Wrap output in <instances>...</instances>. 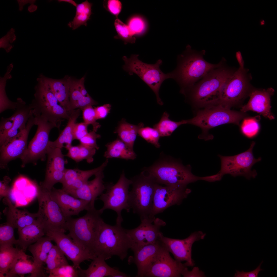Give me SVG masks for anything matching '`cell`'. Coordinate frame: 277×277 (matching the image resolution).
<instances>
[{"mask_svg":"<svg viewBox=\"0 0 277 277\" xmlns=\"http://www.w3.org/2000/svg\"><path fill=\"white\" fill-rule=\"evenodd\" d=\"M67 150L68 152L66 156L76 162L85 160L89 163L94 161L93 156L96 150L90 148L81 144L77 146H71Z\"/></svg>","mask_w":277,"mask_h":277,"instance_id":"40","label":"cell"},{"mask_svg":"<svg viewBox=\"0 0 277 277\" xmlns=\"http://www.w3.org/2000/svg\"><path fill=\"white\" fill-rule=\"evenodd\" d=\"M143 126L144 124L142 123L135 125L122 121L115 131V133L117 134L120 139L128 148L134 150V144L138 130Z\"/></svg>","mask_w":277,"mask_h":277,"instance_id":"36","label":"cell"},{"mask_svg":"<svg viewBox=\"0 0 277 277\" xmlns=\"http://www.w3.org/2000/svg\"><path fill=\"white\" fill-rule=\"evenodd\" d=\"M206 234L200 231L192 233L186 238L183 239H172L164 236L161 232L159 240L171 253L177 261L181 262L185 261L186 266H193L194 262L192 259V247L195 241L203 239Z\"/></svg>","mask_w":277,"mask_h":277,"instance_id":"19","label":"cell"},{"mask_svg":"<svg viewBox=\"0 0 277 277\" xmlns=\"http://www.w3.org/2000/svg\"><path fill=\"white\" fill-rule=\"evenodd\" d=\"M87 211L80 217L66 218L67 229L75 242L95 255L93 249L103 220L102 214L95 208Z\"/></svg>","mask_w":277,"mask_h":277,"instance_id":"6","label":"cell"},{"mask_svg":"<svg viewBox=\"0 0 277 277\" xmlns=\"http://www.w3.org/2000/svg\"><path fill=\"white\" fill-rule=\"evenodd\" d=\"M205 53V50L198 51L187 45L185 51L178 56L176 67L170 73L171 78L180 86L181 93L192 87L210 71L222 64L223 60L216 64L207 62L203 57Z\"/></svg>","mask_w":277,"mask_h":277,"instance_id":"1","label":"cell"},{"mask_svg":"<svg viewBox=\"0 0 277 277\" xmlns=\"http://www.w3.org/2000/svg\"><path fill=\"white\" fill-rule=\"evenodd\" d=\"M169 117V114L165 112L159 122L153 125V127L159 132L161 137L170 136L180 125L187 124V120L175 121L170 119Z\"/></svg>","mask_w":277,"mask_h":277,"instance_id":"39","label":"cell"},{"mask_svg":"<svg viewBox=\"0 0 277 277\" xmlns=\"http://www.w3.org/2000/svg\"><path fill=\"white\" fill-rule=\"evenodd\" d=\"M50 193L66 219L78 215L84 210L87 211L95 208L89 202L74 197L62 188L57 189L53 187Z\"/></svg>","mask_w":277,"mask_h":277,"instance_id":"21","label":"cell"},{"mask_svg":"<svg viewBox=\"0 0 277 277\" xmlns=\"http://www.w3.org/2000/svg\"><path fill=\"white\" fill-rule=\"evenodd\" d=\"M220 104L205 107L199 111L194 117L187 120V124L199 127L205 135L209 130L220 125L228 123L239 125L240 121L245 117V114Z\"/></svg>","mask_w":277,"mask_h":277,"instance_id":"9","label":"cell"},{"mask_svg":"<svg viewBox=\"0 0 277 277\" xmlns=\"http://www.w3.org/2000/svg\"><path fill=\"white\" fill-rule=\"evenodd\" d=\"M104 8L110 14L114 16L116 18L121 13L122 4L118 0H104L103 2Z\"/></svg>","mask_w":277,"mask_h":277,"instance_id":"52","label":"cell"},{"mask_svg":"<svg viewBox=\"0 0 277 277\" xmlns=\"http://www.w3.org/2000/svg\"><path fill=\"white\" fill-rule=\"evenodd\" d=\"M103 170H102L97 172L95 175L94 179L88 181L80 187L66 192L76 198L89 202L92 207H94L95 200L105 190V185L103 181L104 177Z\"/></svg>","mask_w":277,"mask_h":277,"instance_id":"23","label":"cell"},{"mask_svg":"<svg viewBox=\"0 0 277 277\" xmlns=\"http://www.w3.org/2000/svg\"><path fill=\"white\" fill-rule=\"evenodd\" d=\"M97 103L90 95L83 96L78 89L77 79L71 78L69 94V106L70 111L76 109L82 110L89 106L97 105Z\"/></svg>","mask_w":277,"mask_h":277,"instance_id":"35","label":"cell"},{"mask_svg":"<svg viewBox=\"0 0 277 277\" xmlns=\"http://www.w3.org/2000/svg\"><path fill=\"white\" fill-rule=\"evenodd\" d=\"M13 114L14 124L12 128L5 134L0 137V146L6 141L14 137L25 128L28 121L33 114L30 104L25 103L17 108Z\"/></svg>","mask_w":277,"mask_h":277,"instance_id":"30","label":"cell"},{"mask_svg":"<svg viewBox=\"0 0 277 277\" xmlns=\"http://www.w3.org/2000/svg\"><path fill=\"white\" fill-rule=\"evenodd\" d=\"M108 163L106 159L100 166L89 170H83L78 169H66L62 183V189L66 191L78 189L88 181L89 179L99 171L104 170Z\"/></svg>","mask_w":277,"mask_h":277,"instance_id":"24","label":"cell"},{"mask_svg":"<svg viewBox=\"0 0 277 277\" xmlns=\"http://www.w3.org/2000/svg\"><path fill=\"white\" fill-rule=\"evenodd\" d=\"M100 135L92 130L81 138L79 141L80 144L85 146L98 150L99 149L96 143V140L100 138Z\"/></svg>","mask_w":277,"mask_h":277,"instance_id":"51","label":"cell"},{"mask_svg":"<svg viewBox=\"0 0 277 277\" xmlns=\"http://www.w3.org/2000/svg\"><path fill=\"white\" fill-rule=\"evenodd\" d=\"M15 228L9 223L6 222L1 224L0 226V246L16 244L17 240L15 238Z\"/></svg>","mask_w":277,"mask_h":277,"instance_id":"45","label":"cell"},{"mask_svg":"<svg viewBox=\"0 0 277 277\" xmlns=\"http://www.w3.org/2000/svg\"><path fill=\"white\" fill-rule=\"evenodd\" d=\"M16 245L24 251L29 246L45 235L43 225L38 219L34 223L18 229Z\"/></svg>","mask_w":277,"mask_h":277,"instance_id":"29","label":"cell"},{"mask_svg":"<svg viewBox=\"0 0 277 277\" xmlns=\"http://www.w3.org/2000/svg\"><path fill=\"white\" fill-rule=\"evenodd\" d=\"M45 263L48 272L58 267L68 264L64 254L56 245H54L50 251Z\"/></svg>","mask_w":277,"mask_h":277,"instance_id":"43","label":"cell"},{"mask_svg":"<svg viewBox=\"0 0 277 277\" xmlns=\"http://www.w3.org/2000/svg\"><path fill=\"white\" fill-rule=\"evenodd\" d=\"M81 110V109L78 108L70 112L66 126L55 140L54 141H50L49 147L61 149L64 147L67 150L72 146V142L74 140L73 134V127L80 114Z\"/></svg>","mask_w":277,"mask_h":277,"instance_id":"32","label":"cell"},{"mask_svg":"<svg viewBox=\"0 0 277 277\" xmlns=\"http://www.w3.org/2000/svg\"><path fill=\"white\" fill-rule=\"evenodd\" d=\"M138 55L132 54L129 58L126 56L122 57L124 64L123 70L130 75L135 74L138 76L154 93L158 104L162 105L163 102L159 95V91L161 84L166 80L171 78L170 73H163L160 67L162 64L161 60L153 64L143 62L138 58Z\"/></svg>","mask_w":277,"mask_h":277,"instance_id":"8","label":"cell"},{"mask_svg":"<svg viewBox=\"0 0 277 277\" xmlns=\"http://www.w3.org/2000/svg\"><path fill=\"white\" fill-rule=\"evenodd\" d=\"M88 125L84 122L75 123L73 130L74 140H79L88 133L87 127Z\"/></svg>","mask_w":277,"mask_h":277,"instance_id":"53","label":"cell"},{"mask_svg":"<svg viewBox=\"0 0 277 277\" xmlns=\"http://www.w3.org/2000/svg\"><path fill=\"white\" fill-rule=\"evenodd\" d=\"M38 209L37 219L43 225L44 231L51 230L65 232L67 230L66 219L50 191L40 187L38 195Z\"/></svg>","mask_w":277,"mask_h":277,"instance_id":"12","label":"cell"},{"mask_svg":"<svg viewBox=\"0 0 277 277\" xmlns=\"http://www.w3.org/2000/svg\"><path fill=\"white\" fill-rule=\"evenodd\" d=\"M18 6L19 10L20 11H22L24 9V7L25 5L35 3L36 1L35 0H18L17 1Z\"/></svg>","mask_w":277,"mask_h":277,"instance_id":"60","label":"cell"},{"mask_svg":"<svg viewBox=\"0 0 277 277\" xmlns=\"http://www.w3.org/2000/svg\"><path fill=\"white\" fill-rule=\"evenodd\" d=\"M236 57L239 67L233 72L223 86L218 104L230 108L244 98L249 85L247 71L244 67L243 60L240 51L236 52Z\"/></svg>","mask_w":277,"mask_h":277,"instance_id":"10","label":"cell"},{"mask_svg":"<svg viewBox=\"0 0 277 277\" xmlns=\"http://www.w3.org/2000/svg\"><path fill=\"white\" fill-rule=\"evenodd\" d=\"M131 248L129 237L121 224L111 225L102 221L93 249L97 256L106 260L116 255L123 260Z\"/></svg>","mask_w":277,"mask_h":277,"instance_id":"3","label":"cell"},{"mask_svg":"<svg viewBox=\"0 0 277 277\" xmlns=\"http://www.w3.org/2000/svg\"><path fill=\"white\" fill-rule=\"evenodd\" d=\"M57 1L58 2H59L60 3L61 2H68L69 3H70L73 5L74 6H75L76 7V6H77V4L76 3L75 1H73V0H58Z\"/></svg>","mask_w":277,"mask_h":277,"instance_id":"62","label":"cell"},{"mask_svg":"<svg viewBox=\"0 0 277 277\" xmlns=\"http://www.w3.org/2000/svg\"><path fill=\"white\" fill-rule=\"evenodd\" d=\"M14 120V116L13 114L7 118L1 117L0 124V137L4 135L12 128Z\"/></svg>","mask_w":277,"mask_h":277,"instance_id":"54","label":"cell"},{"mask_svg":"<svg viewBox=\"0 0 277 277\" xmlns=\"http://www.w3.org/2000/svg\"><path fill=\"white\" fill-rule=\"evenodd\" d=\"M161 243L150 267L145 277L181 276L182 271L187 266L185 263H182L173 259L170 255V252Z\"/></svg>","mask_w":277,"mask_h":277,"instance_id":"20","label":"cell"},{"mask_svg":"<svg viewBox=\"0 0 277 277\" xmlns=\"http://www.w3.org/2000/svg\"><path fill=\"white\" fill-rule=\"evenodd\" d=\"M15 32V29L11 28L5 35L0 39V48L4 49L7 53L9 52L13 47L10 42Z\"/></svg>","mask_w":277,"mask_h":277,"instance_id":"55","label":"cell"},{"mask_svg":"<svg viewBox=\"0 0 277 277\" xmlns=\"http://www.w3.org/2000/svg\"><path fill=\"white\" fill-rule=\"evenodd\" d=\"M138 134L147 142L153 145L156 147H160L159 142L160 135L157 130L154 128L143 126L139 129Z\"/></svg>","mask_w":277,"mask_h":277,"instance_id":"47","label":"cell"},{"mask_svg":"<svg viewBox=\"0 0 277 277\" xmlns=\"http://www.w3.org/2000/svg\"><path fill=\"white\" fill-rule=\"evenodd\" d=\"M233 72L222 64L182 93L197 106L205 107L217 104L222 87Z\"/></svg>","mask_w":277,"mask_h":277,"instance_id":"2","label":"cell"},{"mask_svg":"<svg viewBox=\"0 0 277 277\" xmlns=\"http://www.w3.org/2000/svg\"><path fill=\"white\" fill-rule=\"evenodd\" d=\"M132 183L131 180L126 178L123 171L115 184L110 183L105 185V193H103L98 199L104 204L103 207L98 210L99 212L102 214L107 209L115 211L117 214L116 223L121 224L123 221L121 215L122 210L130 212V209L128 203L129 189Z\"/></svg>","mask_w":277,"mask_h":277,"instance_id":"11","label":"cell"},{"mask_svg":"<svg viewBox=\"0 0 277 277\" xmlns=\"http://www.w3.org/2000/svg\"><path fill=\"white\" fill-rule=\"evenodd\" d=\"M186 186L155 185L150 218L155 217L169 207L179 205L191 192Z\"/></svg>","mask_w":277,"mask_h":277,"instance_id":"16","label":"cell"},{"mask_svg":"<svg viewBox=\"0 0 277 277\" xmlns=\"http://www.w3.org/2000/svg\"><path fill=\"white\" fill-rule=\"evenodd\" d=\"M274 92L272 88L267 89L255 90L250 94V98L248 103L243 106L241 112L244 113L248 111L255 112L270 120L274 118L271 111V96Z\"/></svg>","mask_w":277,"mask_h":277,"instance_id":"22","label":"cell"},{"mask_svg":"<svg viewBox=\"0 0 277 277\" xmlns=\"http://www.w3.org/2000/svg\"><path fill=\"white\" fill-rule=\"evenodd\" d=\"M7 206L3 211L6 217L7 222L17 229L30 225L37 220V213H32L26 210H20L13 204L8 197L3 200Z\"/></svg>","mask_w":277,"mask_h":277,"instance_id":"27","label":"cell"},{"mask_svg":"<svg viewBox=\"0 0 277 277\" xmlns=\"http://www.w3.org/2000/svg\"><path fill=\"white\" fill-rule=\"evenodd\" d=\"M255 142L252 141L249 148L246 151L232 156L218 155L221 161V168L218 173L222 176L229 174L234 177L238 176L244 177L250 180L254 178L257 175L255 170L252 168L256 163L260 161L261 157L256 159L253 153Z\"/></svg>","mask_w":277,"mask_h":277,"instance_id":"13","label":"cell"},{"mask_svg":"<svg viewBox=\"0 0 277 277\" xmlns=\"http://www.w3.org/2000/svg\"><path fill=\"white\" fill-rule=\"evenodd\" d=\"M114 25L117 33V35L114 37V38L121 39L125 44L128 43H135V38L127 24L117 18L115 21Z\"/></svg>","mask_w":277,"mask_h":277,"instance_id":"44","label":"cell"},{"mask_svg":"<svg viewBox=\"0 0 277 277\" xmlns=\"http://www.w3.org/2000/svg\"><path fill=\"white\" fill-rule=\"evenodd\" d=\"M19 249L13 245L0 246V277H5L18 254Z\"/></svg>","mask_w":277,"mask_h":277,"instance_id":"37","label":"cell"},{"mask_svg":"<svg viewBox=\"0 0 277 277\" xmlns=\"http://www.w3.org/2000/svg\"><path fill=\"white\" fill-rule=\"evenodd\" d=\"M45 235L51 238L67 258L72 261L76 268L85 260H93L97 256L75 242L68 234L59 231L46 230Z\"/></svg>","mask_w":277,"mask_h":277,"instance_id":"17","label":"cell"},{"mask_svg":"<svg viewBox=\"0 0 277 277\" xmlns=\"http://www.w3.org/2000/svg\"><path fill=\"white\" fill-rule=\"evenodd\" d=\"M38 8V6L35 3L31 4L28 6L27 11L30 13H33L36 12Z\"/></svg>","mask_w":277,"mask_h":277,"instance_id":"61","label":"cell"},{"mask_svg":"<svg viewBox=\"0 0 277 277\" xmlns=\"http://www.w3.org/2000/svg\"><path fill=\"white\" fill-rule=\"evenodd\" d=\"M158 240L155 243L148 244L134 252L133 256L128 259L129 264L134 263L137 269V277H145L161 245Z\"/></svg>","mask_w":277,"mask_h":277,"instance_id":"25","label":"cell"},{"mask_svg":"<svg viewBox=\"0 0 277 277\" xmlns=\"http://www.w3.org/2000/svg\"><path fill=\"white\" fill-rule=\"evenodd\" d=\"M10 72L8 71L4 76L1 78L0 88V113L8 109L15 110L26 103L21 98H18L16 102H13L8 98L5 92V87L7 79L11 77Z\"/></svg>","mask_w":277,"mask_h":277,"instance_id":"42","label":"cell"},{"mask_svg":"<svg viewBox=\"0 0 277 277\" xmlns=\"http://www.w3.org/2000/svg\"><path fill=\"white\" fill-rule=\"evenodd\" d=\"M141 220L140 224L137 227L126 229L131 242V249L134 252L145 245L156 242L161 232V227L166 224L162 220L155 217Z\"/></svg>","mask_w":277,"mask_h":277,"instance_id":"15","label":"cell"},{"mask_svg":"<svg viewBox=\"0 0 277 277\" xmlns=\"http://www.w3.org/2000/svg\"><path fill=\"white\" fill-rule=\"evenodd\" d=\"M111 107V105L108 104L94 108L97 120L105 118L110 112Z\"/></svg>","mask_w":277,"mask_h":277,"instance_id":"57","label":"cell"},{"mask_svg":"<svg viewBox=\"0 0 277 277\" xmlns=\"http://www.w3.org/2000/svg\"><path fill=\"white\" fill-rule=\"evenodd\" d=\"M35 125L37 126L36 133L29 142L26 151L21 159L22 167L29 163H36L41 160H45L49 147V135L51 130L57 126L42 116H34Z\"/></svg>","mask_w":277,"mask_h":277,"instance_id":"14","label":"cell"},{"mask_svg":"<svg viewBox=\"0 0 277 277\" xmlns=\"http://www.w3.org/2000/svg\"><path fill=\"white\" fill-rule=\"evenodd\" d=\"M46 236L42 237L28 247V250L32 255L35 264L41 268H43V264L45 262L53 245L51 238Z\"/></svg>","mask_w":277,"mask_h":277,"instance_id":"33","label":"cell"},{"mask_svg":"<svg viewBox=\"0 0 277 277\" xmlns=\"http://www.w3.org/2000/svg\"><path fill=\"white\" fill-rule=\"evenodd\" d=\"M38 84L35 87L34 98L30 105L34 115H39L54 123L59 129L61 121L68 120L70 112L59 104L42 75L37 79Z\"/></svg>","mask_w":277,"mask_h":277,"instance_id":"5","label":"cell"},{"mask_svg":"<svg viewBox=\"0 0 277 277\" xmlns=\"http://www.w3.org/2000/svg\"><path fill=\"white\" fill-rule=\"evenodd\" d=\"M30 258L23 250L19 249L17 257L5 277H16L17 275L22 277L28 274H31L30 277H46L43 268L38 267Z\"/></svg>","mask_w":277,"mask_h":277,"instance_id":"26","label":"cell"},{"mask_svg":"<svg viewBox=\"0 0 277 277\" xmlns=\"http://www.w3.org/2000/svg\"><path fill=\"white\" fill-rule=\"evenodd\" d=\"M47 155V160L46 171H65V161L61 149L48 147Z\"/></svg>","mask_w":277,"mask_h":277,"instance_id":"41","label":"cell"},{"mask_svg":"<svg viewBox=\"0 0 277 277\" xmlns=\"http://www.w3.org/2000/svg\"><path fill=\"white\" fill-rule=\"evenodd\" d=\"M127 24L134 36L143 34L145 32L147 26L144 18L137 15L130 17L128 20Z\"/></svg>","mask_w":277,"mask_h":277,"instance_id":"46","label":"cell"},{"mask_svg":"<svg viewBox=\"0 0 277 277\" xmlns=\"http://www.w3.org/2000/svg\"><path fill=\"white\" fill-rule=\"evenodd\" d=\"M131 179L132 188L129 192L128 201L130 209L139 216L141 220L150 218L157 183L144 170Z\"/></svg>","mask_w":277,"mask_h":277,"instance_id":"7","label":"cell"},{"mask_svg":"<svg viewBox=\"0 0 277 277\" xmlns=\"http://www.w3.org/2000/svg\"><path fill=\"white\" fill-rule=\"evenodd\" d=\"M265 21L263 19H261L260 21V24L261 26H263L265 25Z\"/></svg>","mask_w":277,"mask_h":277,"instance_id":"63","label":"cell"},{"mask_svg":"<svg viewBox=\"0 0 277 277\" xmlns=\"http://www.w3.org/2000/svg\"><path fill=\"white\" fill-rule=\"evenodd\" d=\"M35 125L33 114L29 118L25 128L18 134L5 141L0 146V167L5 169L10 161L21 159L27 149V141L29 132Z\"/></svg>","mask_w":277,"mask_h":277,"instance_id":"18","label":"cell"},{"mask_svg":"<svg viewBox=\"0 0 277 277\" xmlns=\"http://www.w3.org/2000/svg\"><path fill=\"white\" fill-rule=\"evenodd\" d=\"M107 150L104 156L106 159L118 158L126 160H134L136 155L134 150L129 148L120 139L107 144Z\"/></svg>","mask_w":277,"mask_h":277,"instance_id":"34","label":"cell"},{"mask_svg":"<svg viewBox=\"0 0 277 277\" xmlns=\"http://www.w3.org/2000/svg\"><path fill=\"white\" fill-rule=\"evenodd\" d=\"M92 106H88L82 110L83 118L84 122L88 125H91L93 127V130L96 132L101 125L99 123L96 121L97 120L95 111Z\"/></svg>","mask_w":277,"mask_h":277,"instance_id":"50","label":"cell"},{"mask_svg":"<svg viewBox=\"0 0 277 277\" xmlns=\"http://www.w3.org/2000/svg\"><path fill=\"white\" fill-rule=\"evenodd\" d=\"M144 170L157 184L165 186H186L189 183L202 180V177L192 173L190 165L184 166L179 161L170 157L160 159Z\"/></svg>","mask_w":277,"mask_h":277,"instance_id":"4","label":"cell"},{"mask_svg":"<svg viewBox=\"0 0 277 277\" xmlns=\"http://www.w3.org/2000/svg\"><path fill=\"white\" fill-rule=\"evenodd\" d=\"M11 180L10 178L5 176L3 180L0 181V197H8L10 192V189L9 184Z\"/></svg>","mask_w":277,"mask_h":277,"instance_id":"56","label":"cell"},{"mask_svg":"<svg viewBox=\"0 0 277 277\" xmlns=\"http://www.w3.org/2000/svg\"><path fill=\"white\" fill-rule=\"evenodd\" d=\"M105 260L100 256H97L93 260L88 268L83 270L78 268V277H113L118 269L111 267L105 262Z\"/></svg>","mask_w":277,"mask_h":277,"instance_id":"31","label":"cell"},{"mask_svg":"<svg viewBox=\"0 0 277 277\" xmlns=\"http://www.w3.org/2000/svg\"><path fill=\"white\" fill-rule=\"evenodd\" d=\"M92 3L87 0L77 4L75 16L73 20L70 22L68 26L73 30H75L82 25L87 26V22L90 19L92 13Z\"/></svg>","mask_w":277,"mask_h":277,"instance_id":"38","label":"cell"},{"mask_svg":"<svg viewBox=\"0 0 277 277\" xmlns=\"http://www.w3.org/2000/svg\"><path fill=\"white\" fill-rule=\"evenodd\" d=\"M263 262L262 261L256 269L249 272H245L243 271H239L236 270V273L234 277H257L259 272L263 270L261 269V266Z\"/></svg>","mask_w":277,"mask_h":277,"instance_id":"58","label":"cell"},{"mask_svg":"<svg viewBox=\"0 0 277 277\" xmlns=\"http://www.w3.org/2000/svg\"><path fill=\"white\" fill-rule=\"evenodd\" d=\"M42 75L60 104L68 112L71 111L69 106V94L71 77L66 76L62 79H55Z\"/></svg>","mask_w":277,"mask_h":277,"instance_id":"28","label":"cell"},{"mask_svg":"<svg viewBox=\"0 0 277 277\" xmlns=\"http://www.w3.org/2000/svg\"><path fill=\"white\" fill-rule=\"evenodd\" d=\"M258 117L244 119L241 126V131L243 134L246 137L251 138L255 136L258 134L259 125L258 122Z\"/></svg>","mask_w":277,"mask_h":277,"instance_id":"48","label":"cell"},{"mask_svg":"<svg viewBox=\"0 0 277 277\" xmlns=\"http://www.w3.org/2000/svg\"><path fill=\"white\" fill-rule=\"evenodd\" d=\"M49 277H78V269L69 264L56 268L49 272Z\"/></svg>","mask_w":277,"mask_h":277,"instance_id":"49","label":"cell"},{"mask_svg":"<svg viewBox=\"0 0 277 277\" xmlns=\"http://www.w3.org/2000/svg\"><path fill=\"white\" fill-rule=\"evenodd\" d=\"M181 275L184 277L205 276L204 273L197 267H194L191 271H189L186 267L182 271Z\"/></svg>","mask_w":277,"mask_h":277,"instance_id":"59","label":"cell"}]
</instances>
